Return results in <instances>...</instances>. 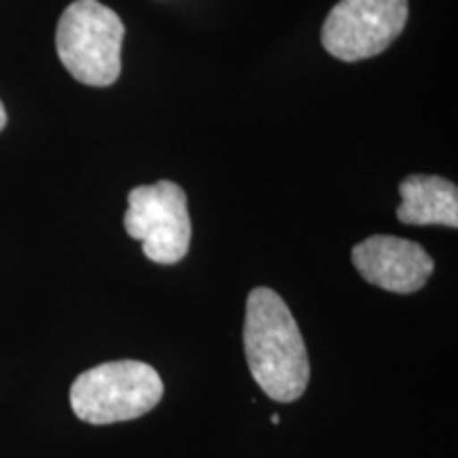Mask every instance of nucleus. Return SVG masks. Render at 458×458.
Returning <instances> with one entry per match:
<instances>
[{"instance_id": "20e7f679", "label": "nucleus", "mask_w": 458, "mask_h": 458, "mask_svg": "<svg viewBox=\"0 0 458 458\" xmlns=\"http://www.w3.org/2000/svg\"><path fill=\"white\" fill-rule=\"evenodd\" d=\"M123 227L130 238L140 240L142 253L151 261L162 266L182 261L191 244L185 191L172 181L131 189Z\"/></svg>"}, {"instance_id": "423d86ee", "label": "nucleus", "mask_w": 458, "mask_h": 458, "mask_svg": "<svg viewBox=\"0 0 458 458\" xmlns=\"http://www.w3.org/2000/svg\"><path fill=\"white\" fill-rule=\"evenodd\" d=\"M352 263L369 284L399 295L420 291L435 270L433 257L420 244L382 233L354 246Z\"/></svg>"}, {"instance_id": "1a4fd4ad", "label": "nucleus", "mask_w": 458, "mask_h": 458, "mask_svg": "<svg viewBox=\"0 0 458 458\" xmlns=\"http://www.w3.org/2000/svg\"><path fill=\"white\" fill-rule=\"evenodd\" d=\"M278 420H280L278 414H272V422H274V425H278Z\"/></svg>"}, {"instance_id": "f03ea898", "label": "nucleus", "mask_w": 458, "mask_h": 458, "mask_svg": "<svg viewBox=\"0 0 458 458\" xmlns=\"http://www.w3.org/2000/svg\"><path fill=\"white\" fill-rule=\"evenodd\" d=\"M122 17L98 0H74L55 30V49L62 64L79 83L108 88L122 74Z\"/></svg>"}, {"instance_id": "7ed1b4c3", "label": "nucleus", "mask_w": 458, "mask_h": 458, "mask_svg": "<svg viewBox=\"0 0 458 458\" xmlns=\"http://www.w3.org/2000/svg\"><path fill=\"white\" fill-rule=\"evenodd\" d=\"M164 397V382L142 360H111L83 371L71 386V405L89 425L134 420L151 411Z\"/></svg>"}, {"instance_id": "6e6552de", "label": "nucleus", "mask_w": 458, "mask_h": 458, "mask_svg": "<svg viewBox=\"0 0 458 458\" xmlns=\"http://www.w3.org/2000/svg\"><path fill=\"white\" fill-rule=\"evenodd\" d=\"M4 125H7V111H4V105L0 102V131L4 130Z\"/></svg>"}, {"instance_id": "0eeeda50", "label": "nucleus", "mask_w": 458, "mask_h": 458, "mask_svg": "<svg viewBox=\"0 0 458 458\" xmlns=\"http://www.w3.org/2000/svg\"><path fill=\"white\" fill-rule=\"evenodd\" d=\"M397 219L405 225L458 227V189L442 176L414 174L399 185Z\"/></svg>"}, {"instance_id": "39448f33", "label": "nucleus", "mask_w": 458, "mask_h": 458, "mask_svg": "<svg viewBox=\"0 0 458 458\" xmlns=\"http://www.w3.org/2000/svg\"><path fill=\"white\" fill-rule=\"evenodd\" d=\"M408 15V0H340L325 20L320 41L342 62L368 60L391 47Z\"/></svg>"}, {"instance_id": "f257e3e1", "label": "nucleus", "mask_w": 458, "mask_h": 458, "mask_svg": "<svg viewBox=\"0 0 458 458\" xmlns=\"http://www.w3.org/2000/svg\"><path fill=\"white\" fill-rule=\"evenodd\" d=\"M244 352L255 382L270 399L291 403L308 388L310 360L301 331L283 297L267 286H257L246 300Z\"/></svg>"}]
</instances>
